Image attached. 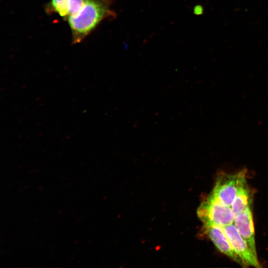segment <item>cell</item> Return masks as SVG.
Here are the masks:
<instances>
[{
	"label": "cell",
	"instance_id": "6da1fadb",
	"mask_svg": "<svg viewBox=\"0 0 268 268\" xmlns=\"http://www.w3.org/2000/svg\"><path fill=\"white\" fill-rule=\"evenodd\" d=\"M112 0H84L79 12L67 19L73 44L81 42L104 19L116 17L111 8Z\"/></svg>",
	"mask_w": 268,
	"mask_h": 268
},
{
	"label": "cell",
	"instance_id": "7a4b0ae2",
	"mask_svg": "<svg viewBox=\"0 0 268 268\" xmlns=\"http://www.w3.org/2000/svg\"><path fill=\"white\" fill-rule=\"evenodd\" d=\"M198 215L204 228L213 226H224L233 223L235 214L231 206L214 199L210 195L200 206Z\"/></svg>",
	"mask_w": 268,
	"mask_h": 268
},
{
	"label": "cell",
	"instance_id": "3957f363",
	"mask_svg": "<svg viewBox=\"0 0 268 268\" xmlns=\"http://www.w3.org/2000/svg\"><path fill=\"white\" fill-rule=\"evenodd\" d=\"M246 170L243 169L235 174H220L210 195L223 203L231 207L239 189L246 181Z\"/></svg>",
	"mask_w": 268,
	"mask_h": 268
},
{
	"label": "cell",
	"instance_id": "277c9868",
	"mask_svg": "<svg viewBox=\"0 0 268 268\" xmlns=\"http://www.w3.org/2000/svg\"><path fill=\"white\" fill-rule=\"evenodd\" d=\"M222 227L233 250L246 266H250L260 268L261 265L258 261L257 256H255L252 252L246 241L240 234L234 223L225 225Z\"/></svg>",
	"mask_w": 268,
	"mask_h": 268
},
{
	"label": "cell",
	"instance_id": "5b68a950",
	"mask_svg": "<svg viewBox=\"0 0 268 268\" xmlns=\"http://www.w3.org/2000/svg\"><path fill=\"white\" fill-rule=\"evenodd\" d=\"M233 223L252 252L257 256L251 207L235 215Z\"/></svg>",
	"mask_w": 268,
	"mask_h": 268
},
{
	"label": "cell",
	"instance_id": "8992f818",
	"mask_svg": "<svg viewBox=\"0 0 268 268\" xmlns=\"http://www.w3.org/2000/svg\"><path fill=\"white\" fill-rule=\"evenodd\" d=\"M205 228L208 237L219 251L241 266L247 267L233 250L222 227L213 226Z\"/></svg>",
	"mask_w": 268,
	"mask_h": 268
},
{
	"label": "cell",
	"instance_id": "52a82bcc",
	"mask_svg": "<svg viewBox=\"0 0 268 268\" xmlns=\"http://www.w3.org/2000/svg\"><path fill=\"white\" fill-rule=\"evenodd\" d=\"M253 201V192L249 187L247 181L239 189L236 197L231 205L235 215L241 213L251 207Z\"/></svg>",
	"mask_w": 268,
	"mask_h": 268
},
{
	"label": "cell",
	"instance_id": "ba28073f",
	"mask_svg": "<svg viewBox=\"0 0 268 268\" xmlns=\"http://www.w3.org/2000/svg\"><path fill=\"white\" fill-rule=\"evenodd\" d=\"M69 0H51L45 6L48 14L57 13L63 18L67 17V9Z\"/></svg>",
	"mask_w": 268,
	"mask_h": 268
},
{
	"label": "cell",
	"instance_id": "9c48e42d",
	"mask_svg": "<svg viewBox=\"0 0 268 268\" xmlns=\"http://www.w3.org/2000/svg\"><path fill=\"white\" fill-rule=\"evenodd\" d=\"M84 1V0H69L67 18L77 14L79 12L83 5Z\"/></svg>",
	"mask_w": 268,
	"mask_h": 268
},
{
	"label": "cell",
	"instance_id": "30bf717a",
	"mask_svg": "<svg viewBox=\"0 0 268 268\" xmlns=\"http://www.w3.org/2000/svg\"><path fill=\"white\" fill-rule=\"evenodd\" d=\"M193 12L197 15H201L203 12V8L201 5H197L194 8Z\"/></svg>",
	"mask_w": 268,
	"mask_h": 268
}]
</instances>
